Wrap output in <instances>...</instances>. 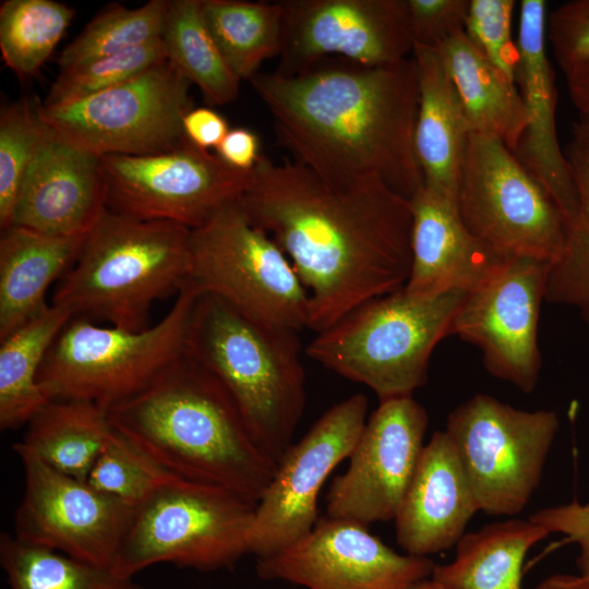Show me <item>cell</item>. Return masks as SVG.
Listing matches in <instances>:
<instances>
[{"label": "cell", "mask_w": 589, "mask_h": 589, "mask_svg": "<svg viewBox=\"0 0 589 589\" xmlns=\"http://www.w3.org/2000/svg\"><path fill=\"white\" fill-rule=\"evenodd\" d=\"M239 202L291 262L315 333L408 281L410 199L378 178L334 184L301 164L261 155Z\"/></svg>", "instance_id": "1"}, {"label": "cell", "mask_w": 589, "mask_h": 589, "mask_svg": "<svg viewBox=\"0 0 589 589\" xmlns=\"http://www.w3.org/2000/svg\"><path fill=\"white\" fill-rule=\"evenodd\" d=\"M249 82L279 144L325 181L378 178L408 199L423 185L413 146L412 57L384 65L329 58L292 75L257 72Z\"/></svg>", "instance_id": "2"}, {"label": "cell", "mask_w": 589, "mask_h": 589, "mask_svg": "<svg viewBox=\"0 0 589 589\" xmlns=\"http://www.w3.org/2000/svg\"><path fill=\"white\" fill-rule=\"evenodd\" d=\"M112 428L170 473L257 503L276 462L224 385L185 353L108 411Z\"/></svg>", "instance_id": "3"}, {"label": "cell", "mask_w": 589, "mask_h": 589, "mask_svg": "<svg viewBox=\"0 0 589 589\" xmlns=\"http://www.w3.org/2000/svg\"><path fill=\"white\" fill-rule=\"evenodd\" d=\"M297 333L251 318L201 291L185 336L184 353L224 385L276 465L293 443L305 406Z\"/></svg>", "instance_id": "4"}, {"label": "cell", "mask_w": 589, "mask_h": 589, "mask_svg": "<svg viewBox=\"0 0 589 589\" xmlns=\"http://www.w3.org/2000/svg\"><path fill=\"white\" fill-rule=\"evenodd\" d=\"M191 229L106 209L55 289L51 303L72 317L129 330L148 327L153 304L190 281Z\"/></svg>", "instance_id": "5"}, {"label": "cell", "mask_w": 589, "mask_h": 589, "mask_svg": "<svg viewBox=\"0 0 589 589\" xmlns=\"http://www.w3.org/2000/svg\"><path fill=\"white\" fill-rule=\"evenodd\" d=\"M468 293L416 296L404 288L350 310L306 346L326 369L372 389L380 401L412 396L428 380L430 357L448 336Z\"/></svg>", "instance_id": "6"}, {"label": "cell", "mask_w": 589, "mask_h": 589, "mask_svg": "<svg viewBox=\"0 0 589 589\" xmlns=\"http://www.w3.org/2000/svg\"><path fill=\"white\" fill-rule=\"evenodd\" d=\"M200 293L189 281L168 312L140 330L72 317L46 354L40 384L52 400H85L107 411L133 397L184 354L189 320Z\"/></svg>", "instance_id": "7"}, {"label": "cell", "mask_w": 589, "mask_h": 589, "mask_svg": "<svg viewBox=\"0 0 589 589\" xmlns=\"http://www.w3.org/2000/svg\"><path fill=\"white\" fill-rule=\"evenodd\" d=\"M255 506L227 489L176 478L135 506L110 567L125 577L161 563L231 568L249 554Z\"/></svg>", "instance_id": "8"}, {"label": "cell", "mask_w": 589, "mask_h": 589, "mask_svg": "<svg viewBox=\"0 0 589 589\" xmlns=\"http://www.w3.org/2000/svg\"><path fill=\"white\" fill-rule=\"evenodd\" d=\"M190 281L256 321L308 328L309 294L291 262L239 200L191 229Z\"/></svg>", "instance_id": "9"}, {"label": "cell", "mask_w": 589, "mask_h": 589, "mask_svg": "<svg viewBox=\"0 0 589 589\" xmlns=\"http://www.w3.org/2000/svg\"><path fill=\"white\" fill-rule=\"evenodd\" d=\"M469 232L500 256L553 263L567 223L557 204L501 141L471 133L457 191Z\"/></svg>", "instance_id": "10"}, {"label": "cell", "mask_w": 589, "mask_h": 589, "mask_svg": "<svg viewBox=\"0 0 589 589\" xmlns=\"http://www.w3.org/2000/svg\"><path fill=\"white\" fill-rule=\"evenodd\" d=\"M560 419L477 394L457 406L444 430L453 442L479 512L515 516L541 481Z\"/></svg>", "instance_id": "11"}, {"label": "cell", "mask_w": 589, "mask_h": 589, "mask_svg": "<svg viewBox=\"0 0 589 589\" xmlns=\"http://www.w3.org/2000/svg\"><path fill=\"white\" fill-rule=\"evenodd\" d=\"M191 83L168 61L84 99L38 105L44 123L98 155L146 156L188 140L183 118L193 108Z\"/></svg>", "instance_id": "12"}, {"label": "cell", "mask_w": 589, "mask_h": 589, "mask_svg": "<svg viewBox=\"0 0 589 589\" xmlns=\"http://www.w3.org/2000/svg\"><path fill=\"white\" fill-rule=\"evenodd\" d=\"M107 209L143 220L197 228L237 202L251 171L226 165L187 141L156 155L101 156Z\"/></svg>", "instance_id": "13"}, {"label": "cell", "mask_w": 589, "mask_h": 589, "mask_svg": "<svg viewBox=\"0 0 589 589\" xmlns=\"http://www.w3.org/2000/svg\"><path fill=\"white\" fill-rule=\"evenodd\" d=\"M368 398L351 395L327 409L277 462L256 503L249 553L268 557L299 541L318 520L317 498L330 472L353 450L366 423Z\"/></svg>", "instance_id": "14"}, {"label": "cell", "mask_w": 589, "mask_h": 589, "mask_svg": "<svg viewBox=\"0 0 589 589\" xmlns=\"http://www.w3.org/2000/svg\"><path fill=\"white\" fill-rule=\"evenodd\" d=\"M24 493L14 514V533L32 545L110 567L135 506L44 464L20 443Z\"/></svg>", "instance_id": "15"}, {"label": "cell", "mask_w": 589, "mask_h": 589, "mask_svg": "<svg viewBox=\"0 0 589 589\" xmlns=\"http://www.w3.org/2000/svg\"><path fill=\"white\" fill-rule=\"evenodd\" d=\"M277 73L292 75L340 58L365 65L413 51L407 0H285Z\"/></svg>", "instance_id": "16"}, {"label": "cell", "mask_w": 589, "mask_h": 589, "mask_svg": "<svg viewBox=\"0 0 589 589\" xmlns=\"http://www.w3.org/2000/svg\"><path fill=\"white\" fill-rule=\"evenodd\" d=\"M549 266L533 260H507L465 297L448 328V336L481 350L491 375L526 394L534 389L541 370L538 323Z\"/></svg>", "instance_id": "17"}, {"label": "cell", "mask_w": 589, "mask_h": 589, "mask_svg": "<svg viewBox=\"0 0 589 589\" xmlns=\"http://www.w3.org/2000/svg\"><path fill=\"white\" fill-rule=\"evenodd\" d=\"M429 417L412 396L380 401L326 495V516L394 520L424 447Z\"/></svg>", "instance_id": "18"}, {"label": "cell", "mask_w": 589, "mask_h": 589, "mask_svg": "<svg viewBox=\"0 0 589 589\" xmlns=\"http://www.w3.org/2000/svg\"><path fill=\"white\" fill-rule=\"evenodd\" d=\"M434 566L429 557L397 553L363 524L325 516L299 541L257 560L256 572L306 589H406Z\"/></svg>", "instance_id": "19"}, {"label": "cell", "mask_w": 589, "mask_h": 589, "mask_svg": "<svg viewBox=\"0 0 589 589\" xmlns=\"http://www.w3.org/2000/svg\"><path fill=\"white\" fill-rule=\"evenodd\" d=\"M44 124L11 226L51 236H84L107 209L100 156Z\"/></svg>", "instance_id": "20"}, {"label": "cell", "mask_w": 589, "mask_h": 589, "mask_svg": "<svg viewBox=\"0 0 589 589\" xmlns=\"http://www.w3.org/2000/svg\"><path fill=\"white\" fill-rule=\"evenodd\" d=\"M546 14L544 0L520 2L515 81L528 123L515 155L557 204L568 227L576 213L577 197L556 133L557 92L555 72L546 55Z\"/></svg>", "instance_id": "21"}, {"label": "cell", "mask_w": 589, "mask_h": 589, "mask_svg": "<svg viewBox=\"0 0 589 589\" xmlns=\"http://www.w3.org/2000/svg\"><path fill=\"white\" fill-rule=\"evenodd\" d=\"M411 269L404 289L416 296L470 293L505 264L464 225L457 201L422 185L411 197Z\"/></svg>", "instance_id": "22"}, {"label": "cell", "mask_w": 589, "mask_h": 589, "mask_svg": "<svg viewBox=\"0 0 589 589\" xmlns=\"http://www.w3.org/2000/svg\"><path fill=\"white\" fill-rule=\"evenodd\" d=\"M479 512L453 442L436 431L424 444L394 518L396 540L410 555L440 553L456 545Z\"/></svg>", "instance_id": "23"}, {"label": "cell", "mask_w": 589, "mask_h": 589, "mask_svg": "<svg viewBox=\"0 0 589 589\" xmlns=\"http://www.w3.org/2000/svg\"><path fill=\"white\" fill-rule=\"evenodd\" d=\"M412 58L419 86L413 146L423 185L457 201L470 128L438 49L414 45Z\"/></svg>", "instance_id": "24"}, {"label": "cell", "mask_w": 589, "mask_h": 589, "mask_svg": "<svg viewBox=\"0 0 589 589\" xmlns=\"http://www.w3.org/2000/svg\"><path fill=\"white\" fill-rule=\"evenodd\" d=\"M85 236H51L19 226L1 230L0 339L49 306L48 288L73 266Z\"/></svg>", "instance_id": "25"}, {"label": "cell", "mask_w": 589, "mask_h": 589, "mask_svg": "<svg viewBox=\"0 0 589 589\" xmlns=\"http://www.w3.org/2000/svg\"><path fill=\"white\" fill-rule=\"evenodd\" d=\"M435 48L454 83L470 132L496 139L515 154L528 123L516 82L494 67L464 31Z\"/></svg>", "instance_id": "26"}, {"label": "cell", "mask_w": 589, "mask_h": 589, "mask_svg": "<svg viewBox=\"0 0 589 589\" xmlns=\"http://www.w3.org/2000/svg\"><path fill=\"white\" fill-rule=\"evenodd\" d=\"M549 534L530 518L484 525L466 532L454 560L435 565L431 577L447 589H521L526 555Z\"/></svg>", "instance_id": "27"}, {"label": "cell", "mask_w": 589, "mask_h": 589, "mask_svg": "<svg viewBox=\"0 0 589 589\" xmlns=\"http://www.w3.org/2000/svg\"><path fill=\"white\" fill-rule=\"evenodd\" d=\"M26 425L19 443L52 469L82 481L113 431L107 410L76 399L51 400Z\"/></svg>", "instance_id": "28"}, {"label": "cell", "mask_w": 589, "mask_h": 589, "mask_svg": "<svg viewBox=\"0 0 589 589\" xmlns=\"http://www.w3.org/2000/svg\"><path fill=\"white\" fill-rule=\"evenodd\" d=\"M71 318L69 311L50 303L0 339L1 430L27 424L52 400L39 382V371L57 335Z\"/></svg>", "instance_id": "29"}, {"label": "cell", "mask_w": 589, "mask_h": 589, "mask_svg": "<svg viewBox=\"0 0 589 589\" xmlns=\"http://www.w3.org/2000/svg\"><path fill=\"white\" fill-rule=\"evenodd\" d=\"M575 185L577 208L560 256L550 264L545 302L575 309L589 323V117L572 125L564 149Z\"/></svg>", "instance_id": "30"}, {"label": "cell", "mask_w": 589, "mask_h": 589, "mask_svg": "<svg viewBox=\"0 0 589 589\" xmlns=\"http://www.w3.org/2000/svg\"><path fill=\"white\" fill-rule=\"evenodd\" d=\"M161 41L167 60L208 104L223 106L237 98L241 81L215 44L201 0H167Z\"/></svg>", "instance_id": "31"}, {"label": "cell", "mask_w": 589, "mask_h": 589, "mask_svg": "<svg viewBox=\"0 0 589 589\" xmlns=\"http://www.w3.org/2000/svg\"><path fill=\"white\" fill-rule=\"evenodd\" d=\"M205 24L223 58L241 80L278 57L283 37V5L277 2L201 0Z\"/></svg>", "instance_id": "32"}, {"label": "cell", "mask_w": 589, "mask_h": 589, "mask_svg": "<svg viewBox=\"0 0 589 589\" xmlns=\"http://www.w3.org/2000/svg\"><path fill=\"white\" fill-rule=\"evenodd\" d=\"M0 565L9 589H143L134 577L60 552L0 536Z\"/></svg>", "instance_id": "33"}, {"label": "cell", "mask_w": 589, "mask_h": 589, "mask_svg": "<svg viewBox=\"0 0 589 589\" xmlns=\"http://www.w3.org/2000/svg\"><path fill=\"white\" fill-rule=\"evenodd\" d=\"M74 16L53 0H4L0 5V50L5 65L21 80L34 76Z\"/></svg>", "instance_id": "34"}, {"label": "cell", "mask_w": 589, "mask_h": 589, "mask_svg": "<svg viewBox=\"0 0 589 589\" xmlns=\"http://www.w3.org/2000/svg\"><path fill=\"white\" fill-rule=\"evenodd\" d=\"M166 4L167 0H151L135 9L119 3L106 7L61 51L60 70L160 39Z\"/></svg>", "instance_id": "35"}, {"label": "cell", "mask_w": 589, "mask_h": 589, "mask_svg": "<svg viewBox=\"0 0 589 589\" xmlns=\"http://www.w3.org/2000/svg\"><path fill=\"white\" fill-rule=\"evenodd\" d=\"M176 478L179 477L113 429L86 482L99 492L137 506Z\"/></svg>", "instance_id": "36"}, {"label": "cell", "mask_w": 589, "mask_h": 589, "mask_svg": "<svg viewBox=\"0 0 589 589\" xmlns=\"http://www.w3.org/2000/svg\"><path fill=\"white\" fill-rule=\"evenodd\" d=\"M44 122L38 105L27 98L7 104L0 112V227L11 226L25 173L40 143Z\"/></svg>", "instance_id": "37"}, {"label": "cell", "mask_w": 589, "mask_h": 589, "mask_svg": "<svg viewBox=\"0 0 589 589\" xmlns=\"http://www.w3.org/2000/svg\"><path fill=\"white\" fill-rule=\"evenodd\" d=\"M167 60L160 39L60 70L43 103L59 106L74 103L119 85Z\"/></svg>", "instance_id": "38"}, {"label": "cell", "mask_w": 589, "mask_h": 589, "mask_svg": "<svg viewBox=\"0 0 589 589\" xmlns=\"http://www.w3.org/2000/svg\"><path fill=\"white\" fill-rule=\"evenodd\" d=\"M515 5V0H470L464 26L472 45L513 81L518 63L512 29Z\"/></svg>", "instance_id": "39"}, {"label": "cell", "mask_w": 589, "mask_h": 589, "mask_svg": "<svg viewBox=\"0 0 589 589\" xmlns=\"http://www.w3.org/2000/svg\"><path fill=\"white\" fill-rule=\"evenodd\" d=\"M546 41L563 72L589 61V0L564 2L546 14Z\"/></svg>", "instance_id": "40"}, {"label": "cell", "mask_w": 589, "mask_h": 589, "mask_svg": "<svg viewBox=\"0 0 589 589\" xmlns=\"http://www.w3.org/2000/svg\"><path fill=\"white\" fill-rule=\"evenodd\" d=\"M470 0H407L413 46L437 47L464 31Z\"/></svg>", "instance_id": "41"}, {"label": "cell", "mask_w": 589, "mask_h": 589, "mask_svg": "<svg viewBox=\"0 0 589 589\" xmlns=\"http://www.w3.org/2000/svg\"><path fill=\"white\" fill-rule=\"evenodd\" d=\"M532 521L550 534L562 533L579 548L576 561L580 574L589 575V502L577 500L567 504L545 507L531 514Z\"/></svg>", "instance_id": "42"}, {"label": "cell", "mask_w": 589, "mask_h": 589, "mask_svg": "<svg viewBox=\"0 0 589 589\" xmlns=\"http://www.w3.org/2000/svg\"><path fill=\"white\" fill-rule=\"evenodd\" d=\"M182 124L187 140L205 151L216 149L230 130L221 115L206 107L192 108Z\"/></svg>", "instance_id": "43"}, {"label": "cell", "mask_w": 589, "mask_h": 589, "mask_svg": "<svg viewBox=\"0 0 589 589\" xmlns=\"http://www.w3.org/2000/svg\"><path fill=\"white\" fill-rule=\"evenodd\" d=\"M216 155L229 167L250 172L261 157L259 136L247 128L231 129L217 146Z\"/></svg>", "instance_id": "44"}, {"label": "cell", "mask_w": 589, "mask_h": 589, "mask_svg": "<svg viewBox=\"0 0 589 589\" xmlns=\"http://www.w3.org/2000/svg\"><path fill=\"white\" fill-rule=\"evenodd\" d=\"M563 73L572 103L580 116L589 117V61Z\"/></svg>", "instance_id": "45"}, {"label": "cell", "mask_w": 589, "mask_h": 589, "mask_svg": "<svg viewBox=\"0 0 589 589\" xmlns=\"http://www.w3.org/2000/svg\"><path fill=\"white\" fill-rule=\"evenodd\" d=\"M532 589H589V575L555 574L544 578Z\"/></svg>", "instance_id": "46"}, {"label": "cell", "mask_w": 589, "mask_h": 589, "mask_svg": "<svg viewBox=\"0 0 589 589\" xmlns=\"http://www.w3.org/2000/svg\"><path fill=\"white\" fill-rule=\"evenodd\" d=\"M406 589H447V588L430 576L428 578H423L421 580L413 582Z\"/></svg>", "instance_id": "47"}]
</instances>
